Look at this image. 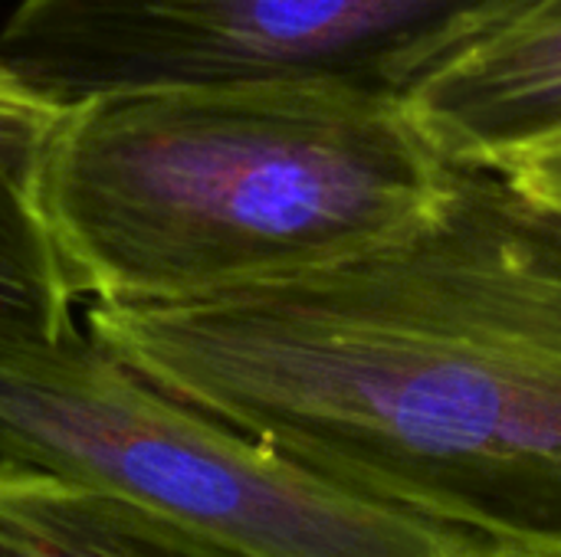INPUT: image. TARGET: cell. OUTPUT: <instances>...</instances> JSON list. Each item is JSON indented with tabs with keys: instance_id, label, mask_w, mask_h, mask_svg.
<instances>
[{
	"instance_id": "cell-7",
	"label": "cell",
	"mask_w": 561,
	"mask_h": 557,
	"mask_svg": "<svg viewBox=\"0 0 561 557\" xmlns=\"http://www.w3.org/2000/svg\"><path fill=\"white\" fill-rule=\"evenodd\" d=\"M0 557H233L105 489L0 463Z\"/></svg>"
},
{
	"instance_id": "cell-8",
	"label": "cell",
	"mask_w": 561,
	"mask_h": 557,
	"mask_svg": "<svg viewBox=\"0 0 561 557\" xmlns=\"http://www.w3.org/2000/svg\"><path fill=\"white\" fill-rule=\"evenodd\" d=\"M493 167L506 171L513 181H519L533 194L561 204V135L539 141L533 148H523L516 154H506L493 161Z\"/></svg>"
},
{
	"instance_id": "cell-4",
	"label": "cell",
	"mask_w": 561,
	"mask_h": 557,
	"mask_svg": "<svg viewBox=\"0 0 561 557\" xmlns=\"http://www.w3.org/2000/svg\"><path fill=\"white\" fill-rule=\"evenodd\" d=\"M533 0H16L0 62L56 105L283 82L404 102Z\"/></svg>"
},
{
	"instance_id": "cell-2",
	"label": "cell",
	"mask_w": 561,
	"mask_h": 557,
	"mask_svg": "<svg viewBox=\"0 0 561 557\" xmlns=\"http://www.w3.org/2000/svg\"><path fill=\"white\" fill-rule=\"evenodd\" d=\"M450 167L398 98L174 85L69 105L46 210L76 295L141 305L362 250L414 220Z\"/></svg>"
},
{
	"instance_id": "cell-3",
	"label": "cell",
	"mask_w": 561,
	"mask_h": 557,
	"mask_svg": "<svg viewBox=\"0 0 561 557\" xmlns=\"http://www.w3.org/2000/svg\"><path fill=\"white\" fill-rule=\"evenodd\" d=\"M0 463L135 499L233 557H510L220 423L79 328L0 325Z\"/></svg>"
},
{
	"instance_id": "cell-1",
	"label": "cell",
	"mask_w": 561,
	"mask_h": 557,
	"mask_svg": "<svg viewBox=\"0 0 561 557\" xmlns=\"http://www.w3.org/2000/svg\"><path fill=\"white\" fill-rule=\"evenodd\" d=\"M85 332L220 423L510 557H561V204L454 164L388 236Z\"/></svg>"
},
{
	"instance_id": "cell-6",
	"label": "cell",
	"mask_w": 561,
	"mask_h": 557,
	"mask_svg": "<svg viewBox=\"0 0 561 557\" xmlns=\"http://www.w3.org/2000/svg\"><path fill=\"white\" fill-rule=\"evenodd\" d=\"M66 105L0 62V325L76 332L79 302L46 210V167Z\"/></svg>"
},
{
	"instance_id": "cell-5",
	"label": "cell",
	"mask_w": 561,
	"mask_h": 557,
	"mask_svg": "<svg viewBox=\"0 0 561 557\" xmlns=\"http://www.w3.org/2000/svg\"><path fill=\"white\" fill-rule=\"evenodd\" d=\"M404 105L450 164H493L561 135V0L526 3Z\"/></svg>"
}]
</instances>
